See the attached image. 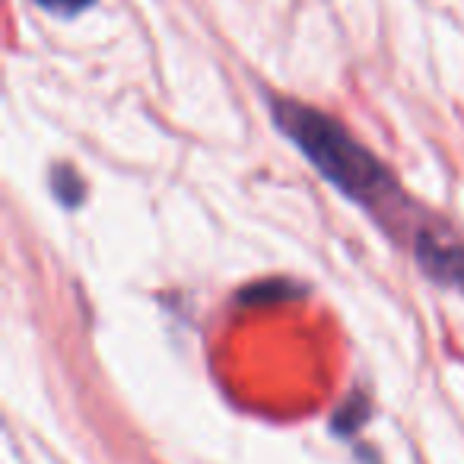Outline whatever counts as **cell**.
Returning a JSON list of instances; mask_svg holds the SVG:
<instances>
[{"label":"cell","mask_w":464,"mask_h":464,"mask_svg":"<svg viewBox=\"0 0 464 464\" xmlns=\"http://www.w3.org/2000/svg\"><path fill=\"white\" fill-rule=\"evenodd\" d=\"M52 191L64 207H77L80 200H83V181H80V175L73 172V169L54 166L52 169Z\"/></svg>","instance_id":"3"},{"label":"cell","mask_w":464,"mask_h":464,"mask_svg":"<svg viewBox=\"0 0 464 464\" xmlns=\"http://www.w3.org/2000/svg\"><path fill=\"white\" fill-rule=\"evenodd\" d=\"M33 4L54 16H77V14H83V10H90L96 0H33Z\"/></svg>","instance_id":"4"},{"label":"cell","mask_w":464,"mask_h":464,"mask_svg":"<svg viewBox=\"0 0 464 464\" xmlns=\"http://www.w3.org/2000/svg\"><path fill=\"white\" fill-rule=\"evenodd\" d=\"M267 293H271V296L274 299H290V296H299V293H303V290H296V286H290V284H286V280H271V290H267ZM261 296H265V286H252V290H246V293H242V299H252V303H258V299Z\"/></svg>","instance_id":"5"},{"label":"cell","mask_w":464,"mask_h":464,"mask_svg":"<svg viewBox=\"0 0 464 464\" xmlns=\"http://www.w3.org/2000/svg\"><path fill=\"white\" fill-rule=\"evenodd\" d=\"M271 115L280 134L309 160V166L343 198L379 219L388 232H407V242H413V236L432 223H411V204L394 175L341 121L318 111L315 105L293 99H274Z\"/></svg>","instance_id":"1"},{"label":"cell","mask_w":464,"mask_h":464,"mask_svg":"<svg viewBox=\"0 0 464 464\" xmlns=\"http://www.w3.org/2000/svg\"><path fill=\"white\" fill-rule=\"evenodd\" d=\"M413 261L420 271L439 286H451V290L464 293V239H458L451 229L430 223L413 236L411 242Z\"/></svg>","instance_id":"2"}]
</instances>
